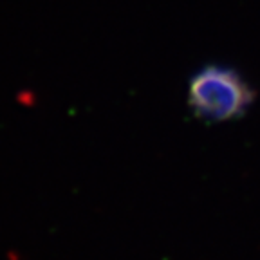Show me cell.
<instances>
[{
  "label": "cell",
  "mask_w": 260,
  "mask_h": 260,
  "mask_svg": "<svg viewBox=\"0 0 260 260\" xmlns=\"http://www.w3.org/2000/svg\"><path fill=\"white\" fill-rule=\"evenodd\" d=\"M255 102V90L233 67L204 65L188 83V107L195 118L224 123L242 118Z\"/></svg>",
  "instance_id": "1"
}]
</instances>
